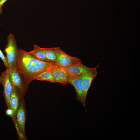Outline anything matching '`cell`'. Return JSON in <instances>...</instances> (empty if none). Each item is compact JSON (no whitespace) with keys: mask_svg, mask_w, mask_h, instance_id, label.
<instances>
[{"mask_svg":"<svg viewBox=\"0 0 140 140\" xmlns=\"http://www.w3.org/2000/svg\"><path fill=\"white\" fill-rule=\"evenodd\" d=\"M5 113L7 115L10 116L12 119L13 117V113L11 109L10 108H7L5 111Z\"/></svg>","mask_w":140,"mask_h":140,"instance_id":"16","label":"cell"},{"mask_svg":"<svg viewBox=\"0 0 140 140\" xmlns=\"http://www.w3.org/2000/svg\"><path fill=\"white\" fill-rule=\"evenodd\" d=\"M55 62L38 60L30 55L27 52L18 48V57L15 68L21 75L29 86L34 75L45 70Z\"/></svg>","mask_w":140,"mask_h":140,"instance_id":"1","label":"cell"},{"mask_svg":"<svg viewBox=\"0 0 140 140\" xmlns=\"http://www.w3.org/2000/svg\"><path fill=\"white\" fill-rule=\"evenodd\" d=\"M14 35L10 34L7 37V44L5 49L8 69L15 68L18 55V48Z\"/></svg>","mask_w":140,"mask_h":140,"instance_id":"3","label":"cell"},{"mask_svg":"<svg viewBox=\"0 0 140 140\" xmlns=\"http://www.w3.org/2000/svg\"><path fill=\"white\" fill-rule=\"evenodd\" d=\"M69 76L77 77L89 73H97L96 68H92L86 66L81 63L71 65L66 69Z\"/></svg>","mask_w":140,"mask_h":140,"instance_id":"8","label":"cell"},{"mask_svg":"<svg viewBox=\"0 0 140 140\" xmlns=\"http://www.w3.org/2000/svg\"><path fill=\"white\" fill-rule=\"evenodd\" d=\"M49 71L54 78L56 82L66 85L68 82L69 76L66 69L59 66L56 63H54L46 69Z\"/></svg>","mask_w":140,"mask_h":140,"instance_id":"7","label":"cell"},{"mask_svg":"<svg viewBox=\"0 0 140 140\" xmlns=\"http://www.w3.org/2000/svg\"><path fill=\"white\" fill-rule=\"evenodd\" d=\"M34 48L43 52L48 60L50 61L56 62V55L54 50L53 48H42L34 44Z\"/></svg>","mask_w":140,"mask_h":140,"instance_id":"13","label":"cell"},{"mask_svg":"<svg viewBox=\"0 0 140 140\" xmlns=\"http://www.w3.org/2000/svg\"><path fill=\"white\" fill-rule=\"evenodd\" d=\"M35 80L56 83L54 78L51 73L46 69L34 75L32 79V81Z\"/></svg>","mask_w":140,"mask_h":140,"instance_id":"12","label":"cell"},{"mask_svg":"<svg viewBox=\"0 0 140 140\" xmlns=\"http://www.w3.org/2000/svg\"><path fill=\"white\" fill-rule=\"evenodd\" d=\"M54 48L56 55V64L65 69L71 65L82 62L81 59L67 54L59 47Z\"/></svg>","mask_w":140,"mask_h":140,"instance_id":"4","label":"cell"},{"mask_svg":"<svg viewBox=\"0 0 140 140\" xmlns=\"http://www.w3.org/2000/svg\"><path fill=\"white\" fill-rule=\"evenodd\" d=\"M1 0H0V2L1 1Z\"/></svg>","mask_w":140,"mask_h":140,"instance_id":"18","label":"cell"},{"mask_svg":"<svg viewBox=\"0 0 140 140\" xmlns=\"http://www.w3.org/2000/svg\"><path fill=\"white\" fill-rule=\"evenodd\" d=\"M7 0H2L0 2V13H1L2 9L1 8L3 4Z\"/></svg>","mask_w":140,"mask_h":140,"instance_id":"17","label":"cell"},{"mask_svg":"<svg viewBox=\"0 0 140 140\" xmlns=\"http://www.w3.org/2000/svg\"><path fill=\"white\" fill-rule=\"evenodd\" d=\"M25 104L24 96H22L13 120L18 135V139L20 140H27L25 129L26 117Z\"/></svg>","mask_w":140,"mask_h":140,"instance_id":"2","label":"cell"},{"mask_svg":"<svg viewBox=\"0 0 140 140\" xmlns=\"http://www.w3.org/2000/svg\"><path fill=\"white\" fill-rule=\"evenodd\" d=\"M27 52L30 55L36 59L42 61H51L48 60L43 52L38 50L34 48L33 50Z\"/></svg>","mask_w":140,"mask_h":140,"instance_id":"14","label":"cell"},{"mask_svg":"<svg viewBox=\"0 0 140 140\" xmlns=\"http://www.w3.org/2000/svg\"><path fill=\"white\" fill-rule=\"evenodd\" d=\"M10 81L13 85L18 89L22 96H24L28 88L23 78L15 68L9 69Z\"/></svg>","mask_w":140,"mask_h":140,"instance_id":"5","label":"cell"},{"mask_svg":"<svg viewBox=\"0 0 140 140\" xmlns=\"http://www.w3.org/2000/svg\"><path fill=\"white\" fill-rule=\"evenodd\" d=\"M0 83L2 85L3 88V96L5 101L7 108H9V100L13 85L10 79L9 69H6L2 73L0 76Z\"/></svg>","mask_w":140,"mask_h":140,"instance_id":"6","label":"cell"},{"mask_svg":"<svg viewBox=\"0 0 140 140\" xmlns=\"http://www.w3.org/2000/svg\"><path fill=\"white\" fill-rule=\"evenodd\" d=\"M97 75V74L89 73L77 77L80 78L82 81L83 85L85 95L86 98L88 90L90 87L92 82Z\"/></svg>","mask_w":140,"mask_h":140,"instance_id":"11","label":"cell"},{"mask_svg":"<svg viewBox=\"0 0 140 140\" xmlns=\"http://www.w3.org/2000/svg\"><path fill=\"white\" fill-rule=\"evenodd\" d=\"M22 97L18 89L13 85L9 102V108L11 109L13 112L12 120L14 118L16 111L19 106Z\"/></svg>","mask_w":140,"mask_h":140,"instance_id":"10","label":"cell"},{"mask_svg":"<svg viewBox=\"0 0 140 140\" xmlns=\"http://www.w3.org/2000/svg\"><path fill=\"white\" fill-rule=\"evenodd\" d=\"M68 83L71 85L74 88L76 92V98L85 106V97L83 84L81 79L78 77L69 76Z\"/></svg>","mask_w":140,"mask_h":140,"instance_id":"9","label":"cell"},{"mask_svg":"<svg viewBox=\"0 0 140 140\" xmlns=\"http://www.w3.org/2000/svg\"><path fill=\"white\" fill-rule=\"evenodd\" d=\"M0 58L3 61L5 66L6 67V69L8 68V66L6 60V57H5L1 51L0 49Z\"/></svg>","mask_w":140,"mask_h":140,"instance_id":"15","label":"cell"}]
</instances>
